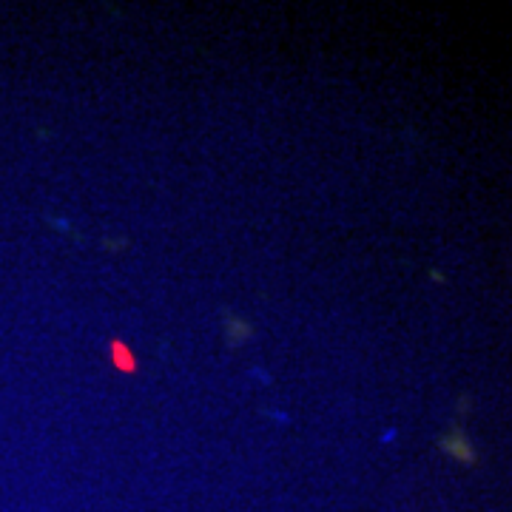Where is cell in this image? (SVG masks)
<instances>
[{
	"label": "cell",
	"mask_w": 512,
	"mask_h": 512,
	"mask_svg": "<svg viewBox=\"0 0 512 512\" xmlns=\"http://www.w3.org/2000/svg\"><path fill=\"white\" fill-rule=\"evenodd\" d=\"M441 450L444 453H450L453 458H458V461H476V453L467 447V439H464V433H461V427H453L444 439L439 441Z\"/></svg>",
	"instance_id": "cell-1"
},
{
	"label": "cell",
	"mask_w": 512,
	"mask_h": 512,
	"mask_svg": "<svg viewBox=\"0 0 512 512\" xmlns=\"http://www.w3.org/2000/svg\"><path fill=\"white\" fill-rule=\"evenodd\" d=\"M111 362H114V367L117 370H123V373H134L137 370V359L131 356V350L123 345V342H111Z\"/></svg>",
	"instance_id": "cell-2"
}]
</instances>
